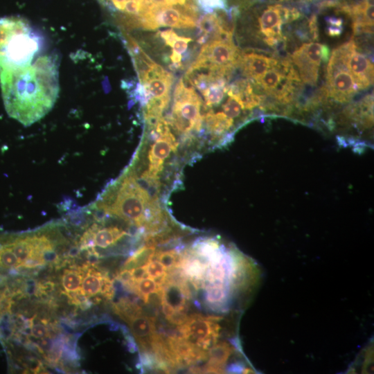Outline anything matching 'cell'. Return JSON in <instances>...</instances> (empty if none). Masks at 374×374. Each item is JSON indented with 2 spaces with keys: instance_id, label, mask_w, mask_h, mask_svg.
<instances>
[{
  "instance_id": "1",
  "label": "cell",
  "mask_w": 374,
  "mask_h": 374,
  "mask_svg": "<svg viewBox=\"0 0 374 374\" xmlns=\"http://www.w3.org/2000/svg\"><path fill=\"white\" fill-rule=\"evenodd\" d=\"M0 84L8 114L28 126L44 117L58 96V58L46 55L19 65H1Z\"/></svg>"
},
{
  "instance_id": "2",
  "label": "cell",
  "mask_w": 374,
  "mask_h": 374,
  "mask_svg": "<svg viewBox=\"0 0 374 374\" xmlns=\"http://www.w3.org/2000/svg\"><path fill=\"white\" fill-rule=\"evenodd\" d=\"M202 99L196 93L194 87L184 78L177 84L174 93V104L170 121H167L177 132L185 135L193 132H199L204 122L201 114Z\"/></svg>"
},
{
  "instance_id": "3",
  "label": "cell",
  "mask_w": 374,
  "mask_h": 374,
  "mask_svg": "<svg viewBox=\"0 0 374 374\" xmlns=\"http://www.w3.org/2000/svg\"><path fill=\"white\" fill-rule=\"evenodd\" d=\"M355 48L351 40L335 48L327 66L329 93L340 103L348 101L358 89L347 64L348 56Z\"/></svg>"
},
{
  "instance_id": "4",
  "label": "cell",
  "mask_w": 374,
  "mask_h": 374,
  "mask_svg": "<svg viewBox=\"0 0 374 374\" xmlns=\"http://www.w3.org/2000/svg\"><path fill=\"white\" fill-rule=\"evenodd\" d=\"M328 48L319 43L304 44L292 55V60L299 70L302 80L308 84H316L322 59L326 61Z\"/></svg>"
},
{
  "instance_id": "5",
  "label": "cell",
  "mask_w": 374,
  "mask_h": 374,
  "mask_svg": "<svg viewBox=\"0 0 374 374\" xmlns=\"http://www.w3.org/2000/svg\"><path fill=\"white\" fill-rule=\"evenodd\" d=\"M240 55L232 40L215 39L203 45L197 60L230 72L238 65Z\"/></svg>"
},
{
  "instance_id": "6",
  "label": "cell",
  "mask_w": 374,
  "mask_h": 374,
  "mask_svg": "<svg viewBox=\"0 0 374 374\" xmlns=\"http://www.w3.org/2000/svg\"><path fill=\"white\" fill-rule=\"evenodd\" d=\"M220 317L191 315L186 322L179 326L181 336L196 346L202 340L212 336L219 335L220 326L216 323Z\"/></svg>"
},
{
  "instance_id": "7",
  "label": "cell",
  "mask_w": 374,
  "mask_h": 374,
  "mask_svg": "<svg viewBox=\"0 0 374 374\" xmlns=\"http://www.w3.org/2000/svg\"><path fill=\"white\" fill-rule=\"evenodd\" d=\"M283 6L280 4L267 6L258 19L260 31L266 37V43L270 46L276 44L282 39Z\"/></svg>"
},
{
  "instance_id": "8",
  "label": "cell",
  "mask_w": 374,
  "mask_h": 374,
  "mask_svg": "<svg viewBox=\"0 0 374 374\" xmlns=\"http://www.w3.org/2000/svg\"><path fill=\"white\" fill-rule=\"evenodd\" d=\"M125 321L129 324L143 353H153L152 344L157 335L154 319L140 314L127 319Z\"/></svg>"
},
{
  "instance_id": "9",
  "label": "cell",
  "mask_w": 374,
  "mask_h": 374,
  "mask_svg": "<svg viewBox=\"0 0 374 374\" xmlns=\"http://www.w3.org/2000/svg\"><path fill=\"white\" fill-rule=\"evenodd\" d=\"M347 64L358 89H365L373 83V65L365 55L357 52L356 48L350 53Z\"/></svg>"
},
{
  "instance_id": "10",
  "label": "cell",
  "mask_w": 374,
  "mask_h": 374,
  "mask_svg": "<svg viewBox=\"0 0 374 374\" xmlns=\"http://www.w3.org/2000/svg\"><path fill=\"white\" fill-rule=\"evenodd\" d=\"M277 64L275 59L253 52L240 53L238 61L244 73L256 81Z\"/></svg>"
},
{
  "instance_id": "11",
  "label": "cell",
  "mask_w": 374,
  "mask_h": 374,
  "mask_svg": "<svg viewBox=\"0 0 374 374\" xmlns=\"http://www.w3.org/2000/svg\"><path fill=\"white\" fill-rule=\"evenodd\" d=\"M227 94L238 100L244 109H251L261 102L259 96L255 94L249 82L240 80L228 87Z\"/></svg>"
},
{
  "instance_id": "12",
  "label": "cell",
  "mask_w": 374,
  "mask_h": 374,
  "mask_svg": "<svg viewBox=\"0 0 374 374\" xmlns=\"http://www.w3.org/2000/svg\"><path fill=\"white\" fill-rule=\"evenodd\" d=\"M226 80L224 78L217 80L209 83L207 87L201 91L204 100V105L202 116L210 111L211 108L217 106L224 99V94L227 92Z\"/></svg>"
},
{
  "instance_id": "13",
  "label": "cell",
  "mask_w": 374,
  "mask_h": 374,
  "mask_svg": "<svg viewBox=\"0 0 374 374\" xmlns=\"http://www.w3.org/2000/svg\"><path fill=\"white\" fill-rule=\"evenodd\" d=\"M91 226L93 231L94 246L103 249L114 244L127 235L126 231L115 226L100 227L98 224L94 223Z\"/></svg>"
},
{
  "instance_id": "14",
  "label": "cell",
  "mask_w": 374,
  "mask_h": 374,
  "mask_svg": "<svg viewBox=\"0 0 374 374\" xmlns=\"http://www.w3.org/2000/svg\"><path fill=\"white\" fill-rule=\"evenodd\" d=\"M107 276L93 268L87 269L82 281L80 292L86 297L102 294L103 285Z\"/></svg>"
},
{
  "instance_id": "15",
  "label": "cell",
  "mask_w": 374,
  "mask_h": 374,
  "mask_svg": "<svg viewBox=\"0 0 374 374\" xmlns=\"http://www.w3.org/2000/svg\"><path fill=\"white\" fill-rule=\"evenodd\" d=\"M231 353V348L226 343L215 344L208 352L209 360L206 366L207 373H220Z\"/></svg>"
},
{
  "instance_id": "16",
  "label": "cell",
  "mask_w": 374,
  "mask_h": 374,
  "mask_svg": "<svg viewBox=\"0 0 374 374\" xmlns=\"http://www.w3.org/2000/svg\"><path fill=\"white\" fill-rule=\"evenodd\" d=\"M86 267L65 269L62 277V285L68 296L78 292L80 290L82 277L86 272Z\"/></svg>"
},
{
  "instance_id": "17",
  "label": "cell",
  "mask_w": 374,
  "mask_h": 374,
  "mask_svg": "<svg viewBox=\"0 0 374 374\" xmlns=\"http://www.w3.org/2000/svg\"><path fill=\"white\" fill-rule=\"evenodd\" d=\"M277 66V65H276ZM276 66L267 71L256 82L267 93H275L285 78V72H280ZM284 71V70H283Z\"/></svg>"
},
{
  "instance_id": "18",
  "label": "cell",
  "mask_w": 374,
  "mask_h": 374,
  "mask_svg": "<svg viewBox=\"0 0 374 374\" xmlns=\"http://www.w3.org/2000/svg\"><path fill=\"white\" fill-rule=\"evenodd\" d=\"M155 252V247L144 246L138 249L125 262L122 269H132L143 266L152 260Z\"/></svg>"
},
{
  "instance_id": "19",
  "label": "cell",
  "mask_w": 374,
  "mask_h": 374,
  "mask_svg": "<svg viewBox=\"0 0 374 374\" xmlns=\"http://www.w3.org/2000/svg\"><path fill=\"white\" fill-rule=\"evenodd\" d=\"M162 287H160L153 278L148 276L136 283L132 291L138 294L145 303H148L149 295L159 292Z\"/></svg>"
},
{
  "instance_id": "20",
  "label": "cell",
  "mask_w": 374,
  "mask_h": 374,
  "mask_svg": "<svg viewBox=\"0 0 374 374\" xmlns=\"http://www.w3.org/2000/svg\"><path fill=\"white\" fill-rule=\"evenodd\" d=\"M154 257L159 261L167 270L175 267L179 263L181 255L175 249L154 252Z\"/></svg>"
},
{
  "instance_id": "21",
  "label": "cell",
  "mask_w": 374,
  "mask_h": 374,
  "mask_svg": "<svg viewBox=\"0 0 374 374\" xmlns=\"http://www.w3.org/2000/svg\"><path fill=\"white\" fill-rule=\"evenodd\" d=\"M222 112L232 120L237 118L241 114L242 110L244 109L241 103L231 96L222 105Z\"/></svg>"
},
{
  "instance_id": "22",
  "label": "cell",
  "mask_w": 374,
  "mask_h": 374,
  "mask_svg": "<svg viewBox=\"0 0 374 374\" xmlns=\"http://www.w3.org/2000/svg\"><path fill=\"white\" fill-rule=\"evenodd\" d=\"M199 8L206 12H212L226 8V0H196Z\"/></svg>"
},
{
  "instance_id": "23",
  "label": "cell",
  "mask_w": 374,
  "mask_h": 374,
  "mask_svg": "<svg viewBox=\"0 0 374 374\" xmlns=\"http://www.w3.org/2000/svg\"><path fill=\"white\" fill-rule=\"evenodd\" d=\"M148 276L155 279L167 273L166 268L158 260H151L146 265Z\"/></svg>"
},
{
  "instance_id": "24",
  "label": "cell",
  "mask_w": 374,
  "mask_h": 374,
  "mask_svg": "<svg viewBox=\"0 0 374 374\" xmlns=\"http://www.w3.org/2000/svg\"><path fill=\"white\" fill-rule=\"evenodd\" d=\"M191 41L192 39L190 38L186 37H180L177 35L174 39V40L169 44V46H171L172 48V53L181 55V54L186 51L188 48V44Z\"/></svg>"
},
{
  "instance_id": "25",
  "label": "cell",
  "mask_w": 374,
  "mask_h": 374,
  "mask_svg": "<svg viewBox=\"0 0 374 374\" xmlns=\"http://www.w3.org/2000/svg\"><path fill=\"white\" fill-rule=\"evenodd\" d=\"M30 335L35 338H43L47 337L48 329L44 324L36 323L31 328Z\"/></svg>"
},
{
  "instance_id": "26",
  "label": "cell",
  "mask_w": 374,
  "mask_h": 374,
  "mask_svg": "<svg viewBox=\"0 0 374 374\" xmlns=\"http://www.w3.org/2000/svg\"><path fill=\"white\" fill-rule=\"evenodd\" d=\"M132 279L137 283L143 278L148 277L145 265L130 269Z\"/></svg>"
},
{
  "instance_id": "27",
  "label": "cell",
  "mask_w": 374,
  "mask_h": 374,
  "mask_svg": "<svg viewBox=\"0 0 374 374\" xmlns=\"http://www.w3.org/2000/svg\"><path fill=\"white\" fill-rule=\"evenodd\" d=\"M161 301L162 305V311L167 319L174 314V312H175V309L164 299H161Z\"/></svg>"
},
{
  "instance_id": "28",
  "label": "cell",
  "mask_w": 374,
  "mask_h": 374,
  "mask_svg": "<svg viewBox=\"0 0 374 374\" xmlns=\"http://www.w3.org/2000/svg\"><path fill=\"white\" fill-rule=\"evenodd\" d=\"M310 33L312 35L314 39H317L318 37V26H317V16L312 15L310 19Z\"/></svg>"
},
{
  "instance_id": "29",
  "label": "cell",
  "mask_w": 374,
  "mask_h": 374,
  "mask_svg": "<svg viewBox=\"0 0 374 374\" xmlns=\"http://www.w3.org/2000/svg\"><path fill=\"white\" fill-rule=\"evenodd\" d=\"M342 31L341 26H330L328 28V34L330 36H338Z\"/></svg>"
}]
</instances>
